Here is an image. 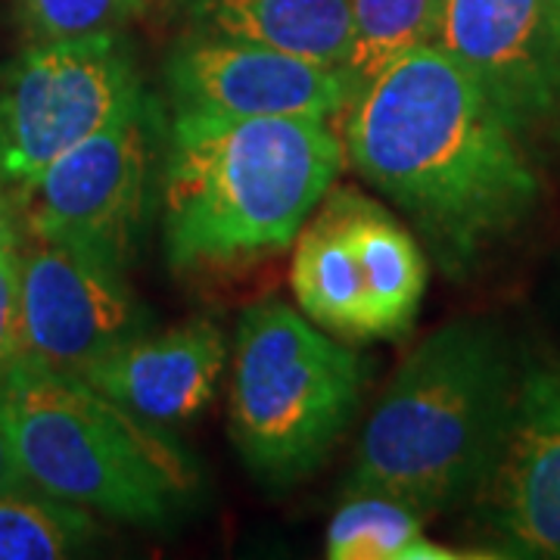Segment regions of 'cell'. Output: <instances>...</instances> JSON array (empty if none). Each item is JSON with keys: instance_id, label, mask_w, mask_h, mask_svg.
I'll list each match as a JSON object with an SVG mask.
<instances>
[{"instance_id": "obj_10", "label": "cell", "mask_w": 560, "mask_h": 560, "mask_svg": "<svg viewBox=\"0 0 560 560\" xmlns=\"http://www.w3.org/2000/svg\"><path fill=\"white\" fill-rule=\"evenodd\" d=\"M430 44L521 135L558 106L560 0H442Z\"/></svg>"}, {"instance_id": "obj_13", "label": "cell", "mask_w": 560, "mask_h": 560, "mask_svg": "<svg viewBox=\"0 0 560 560\" xmlns=\"http://www.w3.org/2000/svg\"><path fill=\"white\" fill-rule=\"evenodd\" d=\"M290 283L302 315L320 330L346 340H374L368 283L349 234L346 187L327 190L318 215L302 224L293 241Z\"/></svg>"}, {"instance_id": "obj_15", "label": "cell", "mask_w": 560, "mask_h": 560, "mask_svg": "<svg viewBox=\"0 0 560 560\" xmlns=\"http://www.w3.org/2000/svg\"><path fill=\"white\" fill-rule=\"evenodd\" d=\"M346 215L368 283L374 340L405 337L427 293V256L405 224L352 187H346Z\"/></svg>"}, {"instance_id": "obj_5", "label": "cell", "mask_w": 560, "mask_h": 560, "mask_svg": "<svg viewBox=\"0 0 560 560\" xmlns=\"http://www.w3.org/2000/svg\"><path fill=\"white\" fill-rule=\"evenodd\" d=\"M368 364L327 330L268 300L237 320L228 430L246 470L271 489L315 474L355 418Z\"/></svg>"}, {"instance_id": "obj_3", "label": "cell", "mask_w": 560, "mask_h": 560, "mask_svg": "<svg viewBox=\"0 0 560 560\" xmlns=\"http://www.w3.org/2000/svg\"><path fill=\"white\" fill-rule=\"evenodd\" d=\"M346 168L324 119L168 125L162 234L175 268L287 249Z\"/></svg>"}, {"instance_id": "obj_7", "label": "cell", "mask_w": 560, "mask_h": 560, "mask_svg": "<svg viewBox=\"0 0 560 560\" xmlns=\"http://www.w3.org/2000/svg\"><path fill=\"white\" fill-rule=\"evenodd\" d=\"M153 162L150 116L140 106L16 187L25 234L125 271L153 200Z\"/></svg>"}, {"instance_id": "obj_8", "label": "cell", "mask_w": 560, "mask_h": 560, "mask_svg": "<svg viewBox=\"0 0 560 560\" xmlns=\"http://www.w3.org/2000/svg\"><path fill=\"white\" fill-rule=\"evenodd\" d=\"M172 125L246 119H337L352 103L340 69L261 44L190 32L165 66Z\"/></svg>"}, {"instance_id": "obj_20", "label": "cell", "mask_w": 560, "mask_h": 560, "mask_svg": "<svg viewBox=\"0 0 560 560\" xmlns=\"http://www.w3.org/2000/svg\"><path fill=\"white\" fill-rule=\"evenodd\" d=\"M20 283L22 249L20 253H0V371L22 355Z\"/></svg>"}, {"instance_id": "obj_1", "label": "cell", "mask_w": 560, "mask_h": 560, "mask_svg": "<svg viewBox=\"0 0 560 560\" xmlns=\"http://www.w3.org/2000/svg\"><path fill=\"white\" fill-rule=\"evenodd\" d=\"M342 147L452 278L508 241L541 200L521 131L433 44L408 50L352 97Z\"/></svg>"}, {"instance_id": "obj_16", "label": "cell", "mask_w": 560, "mask_h": 560, "mask_svg": "<svg viewBox=\"0 0 560 560\" xmlns=\"http://www.w3.org/2000/svg\"><path fill=\"white\" fill-rule=\"evenodd\" d=\"M442 0H352V44L342 66L352 97L383 69L430 44Z\"/></svg>"}, {"instance_id": "obj_4", "label": "cell", "mask_w": 560, "mask_h": 560, "mask_svg": "<svg viewBox=\"0 0 560 560\" xmlns=\"http://www.w3.org/2000/svg\"><path fill=\"white\" fill-rule=\"evenodd\" d=\"M0 401L22 477L50 499L150 529L197 499L200 470L180 442L79 374L16 359L0 371Z\"/></svg>"}, {"instance_id": "obj_14", "label": "cell", "mask_w": 560, "mask_h": 560, "mask_svg": "<svg viewBox=\"0 0 560 560\" xmlns=\"http://www.w3.org/2000/svg\"><path fill=\"white\" fill-rule=\"evenodd\" d=\"M194 32L261 44L340 69L352 44V0H194Z\"/></svg>"}, {"instance_id": "obj_9", "label": "cell", "mask_w": 560, "mask_h": 560, "mask_svg": "<svg viewBox=\"0 0 560 560\" xmlns=\"http://www.w3.org/2000/svg\"><path fill=\"white\" fill-rule=\"evenodd\" d=\"M22 355L62 374H84L121 342L150 330V312L125 271L62 243L22 253Z\"/></svg>"}, {"instance_id": "obj_11", "label": "cell", "mask_w": 560, "mask_h": 560, "mask_svg": "<svg viewBox=\"0 0 560 560\" xmlns=\"http://www.w3.org/2000/svg\"><path fill=\"white\" fill-rule=\"evenodd\" d=\"M474 517L501 558L560 560V371L521 377L499 455L474 492Z\"/></svg>"}, {"instance_id": "obj_23", "label": "cell", "mask_w": 560, "mask_h": 560, "mask_svg": "<svg viewBox=\"0 0 560 560\" xmlns=\"http://www.w3.org/2000/svg\"><path fill=\"white\" fill-rule=\"evenodd\" d=\"M558 103H560V81H558Z\"/></svg>"}, {"instance_id": "obj_2", "label": "cell", "mask_w": 560, "mask_h": 560, "mask_svg": "<svg viewBox=\"0 0 560 560\" xmlns=\"http://www.w3.org/2000/svg\"><path fill=\"white\" fill-rule=\"evenodd\" d=\"M521 377L486 320H452L411 349L361 427L346 495H386L420 517L474 499L499 455Z\"/></svg>"}, {"instance_id": "obj_21", "label": "cell", "mask_w": 560, "mask_h": 560, "mask_svg": "<svg viewBox=\"0 0 560 560\" xmlns=\"http://www.w3.org/2000/svg\"><path fill=\"white\" fill-rule=\"evenodd\" d=\"M22 489H32V486L22 477L16 445H13V433H10V420H7L3 401H0V499L3 495H13V492H22Z\"/></svg>"}, {"instance_id": "obj_22", "label": "cell", "mask_w": 560, "mask_h": 560, "mask_svg": "<svg viewBox=\"0 0 560 560\" xmlns=\"http://www.w3.org/2000/svg\"><path fill=\"white\" fill-rule=\"evenodd\" d=\"M25 224H22L20 202L7 180H0V253H20Z\"/></svg>"}, {"instance_id": "obj_17", "label": "cell", "mask_w": 560, "mask_h": 560, "mask_svg": "<svg viewBox=\"0 0 560 560\" xmlns=\"http://www.w3.org/2000/svg\"><path fill=\"white\" fill-rule=\"evenodd\" d=\"M97 536L88 508L22 489L0 499V560H57L84 551Z\"/></svg>"}, {"instance_id": "obj_6", "label": "cell", "mask_w": 560, "mask_h": 560, "mask_svg": "<svg viewBox=\"0 0 560 560\" xmlns=\"http://www.w3.org/2000/svg\"><path fill=\"white\" fill-rule=\"evenodd\" d=\"M140 106L138 69L116 32L35 40L0 81V180L20 187Z\"/></svg>"}, {"instance_id": "obj_19", "label": "cell", "mask_w": 560, "mask_h": 560, "mask_svg": "<svg viewBox=\"0 0 560 560\" xmlns=\"http://www.w3.org/2000/svg\"><path fill=\"white\" fill-rule=\"evenodd\" d=\"M150 0H16L22 28L32 40L79 38L116 32L143 13Z\"/></svg>"}, {"instance_id": "obj_12", "label": "cell", "mask_w": 560, "mask_h": 560, "mask_svg": "<svg viewBox=\"0 0 560 560\" xmlns=\"http://www.w3.org/2000/svg\"><path fill=\"white\" fill-rule=\"evenodd\" d=\"M228 340L215 320L194 318L160 334L143 330L94 361L81 381L135 418L162 430L200 418L219 393Z\"/></svg>"}, {"instance_id": "obj_18", "label": "cell", "mask_w": 560, "mask_h": 560, "mask_svg": "<svg viewBox=\"0 0 560 560\" xmlns=\"http://www.w3.org/2000/svg\"><path fill=\"white\" fill-rule=\"evenodd\" d=\"M423 539V517L415 508L386 495H346L327 526V558L334 560H405Z\"/></svg>"}]
</instances>
